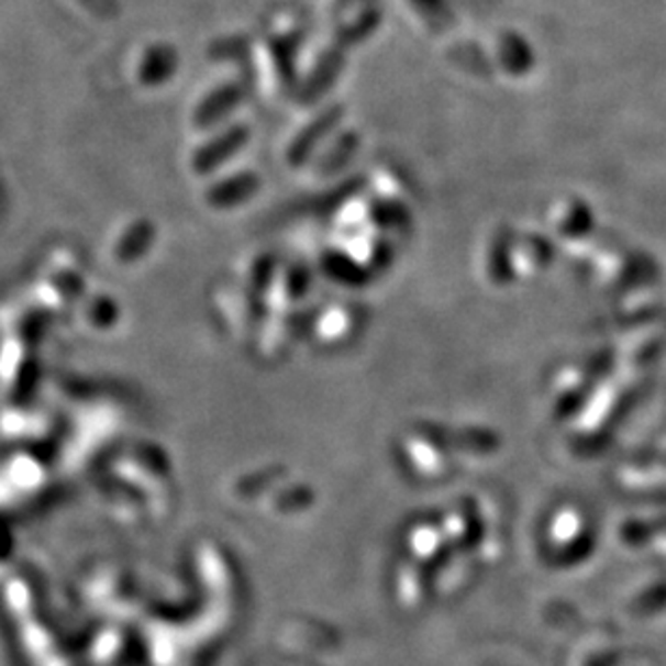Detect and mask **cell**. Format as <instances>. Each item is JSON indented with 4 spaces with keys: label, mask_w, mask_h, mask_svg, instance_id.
Returning <instances> with one entry per match:
<instances>
[{
    "label": "cell",
    "mask_w": 666,
    "mask_h": 666,
    "mask_svg": "<svg viewBox=\"0 0 666 666\" xmlns=\"http://www.w3.org/2000/svg\"><path fill=\"white\" fill-rule=\"evenodd\" d=\"M381 9L379 7H368L362 15H357L353 22H348L346 26H342L335 35V42L333 46L342 48V51H348V48H355L357 44L366 42L381 24Z\"/></svg>",
    "instance_id": "6da1fadb"
},
{
    "label": "cell",
    "mask_w": 666,
    "mask_h": 666,
    "mask_svg": "<svg viewBox=\"0 0 666 666\" xmlns=\"http://www.w3.org/2000/svg\"><path fill=\"white\" fill-rule=\"evenodd\" d=\"M176 67H178L176 51L171 46L160 44V46H154L147 51L141 71L147 82H163L174 76Z\"/></svg>",
    "instance_id": "5b68a950"
},
{
    "label": "cell",
    "mask_w": 666,
    "mask_h": 666,
    "mask_svg": "<svg viewBox=\"0 0 666 666\" xmlns=\"http://www.w3.org/2000/svg\"><path fill=\"white\" fill-rule=\"evenodd\" d=\"M273 64L277 67L279 78L284 80H295L297 76V57L301 51V35L290 33V35H275L268 44Z\"/></svg>",
    "instance_id": "277c9868"
},
{
    "label": "cell",
    "mask_w": 666,
    "mask_h": 666,
    "mask_svg": "<svg viewBox=\"0 0 666 666\" xmlns=\"http://www.w3.org/2000/svg\"><path fill=\"white\" fill-rule=\"evenodd\" d=\"M245 129H232L225 134H221L214 143H210L206 149H201L200 158L203 163H217L225 154L234 152L243 141H245Z\"/></svg>",
    "instance_id": "8992f818"
},
{
    "label": "cell",
    "mask_w": 666,
    "mask_h": 666,
    "mask_svg": "<svg viewBox=\"0 0 666 666\" xmlns=\"http://www.w3.org/2000/svg\"><path fill=\"white\" fill-rule=\"evenodd\" d=\"M413 2V7L420 11V13H424V15H440L442 11H444V0H411Z\"/></svg>",
    "instance_id": "52a82bcc"
},
{
    "label": "cell",
    "mask_w": 666,
    "mask_h": 666,
    "mask_svg": "<svg viewBox=\"0 0 666 666\" xmlns=\"http://www.w3.org/2000/svg\"><path fill=\"white\" fill-rule=\"evenodd\" d=\"M344 67V51L332 46L328 48L323 55H321V62L314 67L308 85H306V91L310 98H321L333 82L337 78V74L342 71Z\"/></svg>",
    "instance_id": "3957f363"
},
{
    "label": "cell",
    "mask_w": 666,
    "mask_h": 666,
    "mask_svg": "<svg viewBox=\"0 0 666 666\" xmlns=\"http://www.w3.org/2000/svg\"><path fill=\"white\" fill-rule=\"evenodd\" d=\"M243 98V89L234 82L217 87L210 96L203 98V102L198 109V122L200 124H212L221 120L225 113H230Z\"/></svg>",
    "instance_id": "7a4b0ae2"
}]
</instances>
